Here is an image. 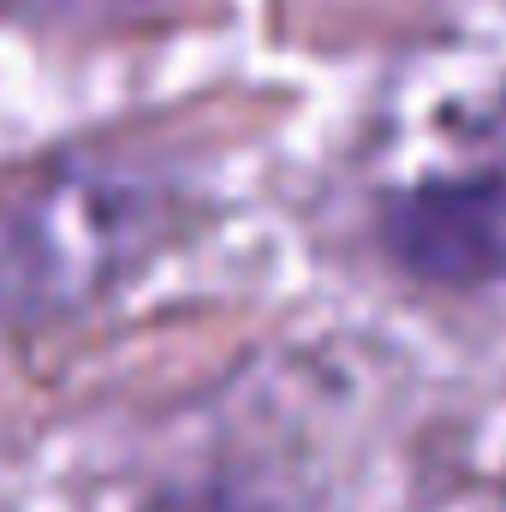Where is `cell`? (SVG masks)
Instances as JSON below:
<instances>
[{"instance_id":"6da1fadb","label":"cell","mask_w":506,"mask_h":512,"mask_svg":"<svg viewBox=\"0 0 506 512\" xmlns=\"http://www.w3.org/2000/svg\"><path fill=\"white\" fill-rule=\"evenodd\" d=\"M393 256L435 286H483L506 274V185H423L387 209Z\"/></svg>"}]
</instances>
